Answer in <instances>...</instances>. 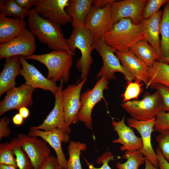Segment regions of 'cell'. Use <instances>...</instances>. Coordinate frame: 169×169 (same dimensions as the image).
Segmentation results:
<instances>
[{
	"mask_svg": "<svg viewBox=\"0 0 169 169\" xmlns=\"http://www.w3.org/2000/svg\"><path fill=\"white\" fill-rule=\"evenodd\" d=\"M140 151H126L123 157L127 159L124 163L118 162V169H138L139 166L145 163L146 158Z\"/></svg>",
	"mask_w": 169,
	"mask_h": 169,
	"instance_id": "cell-30",
	"label": "cell"
},
{
	"mask_svg": "<svg viewBox=\"0 0 169 169\" xmlns=\"http://www.w3.org/2000/svg\"><path fill=\"white\" fill-rule=\"evenodd\" d=\"M114 156L110 151H106L102 156L97 159V163H102V166L100 168L95 167L92 164L90 163L87 160L84 158L88 169H111L109 166L108 162L111 160H114Z\"/></svg>",
	"mask_w": 169,
	"mask_h": 169,
	"instance_id": "cell-38",
	"label": "cell"
},
{
	"mask_svg": "<svg viewBox=\"0 0 169 169\" xmlns=\"http://www.w3.org/2000/svg\"><path fill=\"white\" fill-rule=\"evenodd\" d=\"M141 81V80L136 79L134 82H128L125 90L122 95L124 103L132 99L138 100L139 96L143 91L142 84L140 83Z\"/></svg>",
	"mask_w": 169,
	"mask_h": 169,
	"instance_id": "cell-33",
	"label": "cell"
},
{
	"mask_svg": "<svg viewBox=\"0 0 169 169\" xmlns=\"http://www.w3.org/2000/svg\"><path fill=\"white\" fill-rule=\"evenodd\" d=\"M102 39L116 51H125L145 39V36L140 23L135 24L130 19L124 18L114 24Z\"/></svg>",
	"mask_w": 169,
	"mask_h": 169,
	"instance_id": "cell-2",
	"label": "cell"
},
{
	"mask_svg": "<svg viewBox=\"0 0 169 169\" xmlns=\"http://www.w3.org/2000/svg\"><path fill=\"white\" fill-rule=\"evenodd\" d=\"M161 54L159 62L169 64V2L162 11L160 24Z\"/></svg>",
	"mask_w": 169,
	"mask_h": 169,
	"instance_id": "cell-25",
	"label": "cell"
},
{
	"mask_svg": "<svg viewBox=\"0 0 169 169\" xmlns=\"http://www.w3.org/2000/svg\"><path fill=\"white\" fill-rule=\"evenodd\" d=\"M23 19L9 18L0 14V43H6L17 36L26 28Z\"/></svg>",
	"mask_w": 169,
	"mask_h": 169,
	"instance_id": "cell-24",
	"label": "cell"
},
{
	"mask_svg": "<svg viewBox=\"0 0 169 169\" xmlns=\"http://www.w3.org/2000/svg\"><path fill=\"white\" fill-rule=\"evenodd\" d=\"M59 90L54 95L55 102L54 107L43 123L40 125L32 127L34 129L44 131L55 129L60 130L69 135L71 131L70 126L65 122L61 99V93L64 82L60 81Z\"/></svg>",
	"mask_w": 169,
	"mask_h": 169,
	"instance_id": "cell-16",
	"label": "cell"
},
{
	"mask_svg": "<svg viewBox=\"0 0 169 169\" xmlns=\"http://www.w3.org/2000/svg\"><path fill=\"white\" fill-rule=\"evenodd\" d=\"M115 0H93L92 5L95 8H102L107 4L112 3L115 1Z\"/></svg>",
	"mask_w": 169,
	"mask_h": 169,
	"instance_id": "cell-43",
	"label": "cell"
},
{
	"mask_svg": "<svg viewBox=\"0 0 169 169\" xmlns=\"http://www.w3.org/2000/svg\"><path fill=\"white\" fill-rule=\"evenodd\" d=\"M30 10L20 7L15 0H0V14L5 16L24 20Z\"/></svg>",
	"mask_w": 169,
	"mask_h": 169,
	"instance_id": "cell-29",
	"label": "cell"
},
{
	"mask_svg": "<svg viewBox=\"0 0 169 169\" xmlns=\"http://www.w3.org/2000/svg\"><path fill=\"white\" fill-rule=\"evenodd\" d=\"M156 118L146 120H138L128 118L127 122L131 128L136 129L140 133L143 142V147L140 151L155 167H158V161L156 153L151 144V134L154 131Z\"/></svg>",
	"mask_w": 169,
	"mask_h": 169,
	"instance_id": "cell-15",
	"label": "cell"
},
{
	"mask_svg": "<svg viewBox=\"0 0 169 169\" xmlns=\"http://www.w3.org/2000/svg\"><path fill=\"white\" fill-rule=\"evenodd\" d=\"M26 60H37L47 68V78L56 82L63 80L66 83L69 78L70 70L73 63V55L66 51L53 50L42 54H34L24 57Z\"/></svg>",
	"mask_w": 169,
	"mask_h": 169,
	"instance_id": "cell-4",
	"label": "cell"
},
{
	"mask_svg": "<svg viewBox=\"0 0 169 169\" xmlns=\"http://www.w3.org/2000/svg\"><path fill=\"white\" fill-rule=\"evenodd\" d=\"M149 82L146 88L152 84L159 83L169 87V64L155 61L148 70Z\"/></svg>",
	"mask_w": 169,
	"mask_h": 169,
	"instance_id": "cell-26",
	"label": "cell"
},
{
	"mask_svg": "<svg viewBox=\"0 0 169 169\" xmlns=\"http://www.w3.org/2000/svg\"><path fill=\"white\" fill-rule=\"evenodd\" d=\"M125 116L118 121L113 120L112 125L117 132L118 137L113 141V143H118L122 146L120 147L121 151H140L143 147L141 137L136 136L133 130L126 125L125 123Z\"/></svg>",
	"mask_w": 169,
	"mask_h": 169,
	"instance_id": "cell-19",
	"label": "cell"
},
{
	"mask_svg": "<svg viewBox=\"0 0 169 169\" xmlns=\"http://www.w3.org/2000/svg\"><path fill=\"white\" fill-rule=\"evenodd\" d=\"M35 89L25 83L8 91L0 101V115L11 110L18 111L22 107L31 106L33 104V93Z\"/></svg>",
	"mask_w": 169,
	"mask_h": 169,
	"instance_id": "cell-13",
	"label": "cell"
},
{
	"mask_svg": "<svg viewBox=\"0 0 169 169\" xmlns=\"http://www.w3.org/2000/svg\"><path fill=\"white\" fill-rule=\"evenodd\" d=\"M67 44L74 55L76 49L79 50L81 57L76 63V67L81 72V78H87L93 62L92 52L95 49L94 38L90 30L84 27L73 28L69 37L66 39Z\"/></svg>",
	"mask_w": 169,
	"mask_h": 169,
	"instance_id": "cell-3",
	"label": "cell"
},
{
	"mask_svg": "<svg viewBox=\"0 0 169 169\" xmlns=\"http://www.w3.org/2000/svg\"><path fill=\"white\" fill-rule=\"evenodd\" d=\"M69 0H36V11L43 18L61 26L71 22L65 9Z\"/></svg>",
	"mask_w": 169,
	"mask_h": 169,
	"instance_id": "cell-12",
	"label": "cell"
},
{
	"mask_svg": "<svg viewBox=\"0 0 169 169\" xmlns=\"http://www.w3.org/2000/svg\"><path fill=\"white\" fill-rule=\"evenodd\" d=\"M145 163V169H160L159 168L154 166L147 159H146Z\"/></svg>",
	"mask_w": 169,
	"mask_h": 169,
	"instance_id": "cell-46",
	"label": "cell"
},
{
	"mask_svg": "<svg viewBox=\"0 0 169 169\" xmlns=\"http://www.w3.org/2000/svg\"><path fill=\"white\" fill-rule=\"evenodd\" d=\"M116 56L125 69L134 78L147 85L149 82L148 67L129 50L116 51Z\"/></svg>",
	"mask_w": 169,
	"mask_h": 169,
	"instance_id": "cell-20",
	"label": "cell"
},
{
	"mask_svg": "<svg viewBox=\"0 0 169 169\" xmlns=\"http://www.w3.org/2000/svg\"><path fill=\"white\" fill-rule=\"evenodd\" d=\"M24 119L18 113L15 114L13 117L12 121L13 124L16 125H21L23 122Z\"/></svg>",
	"mask_w": 169,
	"mask_h": 169,
	"instance_id": "cell-44",
	"label": "cell"
},
{
	"mask_svg": "<svg viewBox=\"0 0 169 169\" xmlns=\"http://www.w3.org/2000/svg\"><path fill=\"white\" fill-rule=\"evenodd\" d=\"M10 122L9 118L4 117L0 120V140L3 138L8 137L10 135L11 131L8 125Z\"/></svg>",
	"mask_w": 169,
	"mask_h": 169,
	"instance_id": "cell-40",
	"label": "cell"
},
{
	"mask_svg": "<svg viewBox=\"0 0 169 169\" xmlns=\"http://www.w3.org/2000/svg\"><path fill=\"white\" fill-rule=\"evenodd\" d=\"M14 156L10 142L0 144V164L13 166L18 168L16 157Z\"/></svg>",
	"mask_w": 169,
	"mask_h": 169,
	"instance_id": "cell-32",
	"label": "cell"
},
{
	"mask_svg": "<svg viewBox=\"0 0 169 169\" xmlns=\"http://www.w3.org/2000/svg\"><path fill=\"white\" fill-rule=\"evenodd\" d=\"M10 143L19 169H34L29 158L24 152L17 139L13 138Z\"/></svg>",
	"mask_w": 169,
	"mask_h": 169,
	"instance_id": "cell-31",
	"label": "cell"
},
{
	"mask_svg": "<svg viewBox=\"0 0 169 169\" xmlns=\"http://www.w3.org/2000/svg\"><path fill=\"white\" fill-rule=\"evenodd\" d=\"M85 143L74 141H70L68 146L69 158L67 163L66 169H82L80 160L81 151H85Z\"/></svg>",
	"mask_w": 169,
	"mask_h": 169,
	"instance_id": "cell-28",
	"label": "cell"
},
{
	"mask_svg": "<svg viewBox=\"0 0 169 169\" xmlns=\"http://www.w3.org/2000/svg\"><path fill=\"white\" fill-rule=\"evenodd\" d=\"M111 3L98 8L92 5L85 19L84 27L90 30L94 38H102L113 27L114 24L111 17Z\"/></svg>",
	"mask_w": 169,
	"mask_h": 169,
	"instance_id": "cell-9",
	"label": "cell"
},
{
	"mask_svg": "<svg viewBox=\"0 0 169 169\" xmlns=\"http://www.w3.org/2000/svg\"><path fill=\"white\" fill-rule=\"evenodd\" d=\"M156 153L158 161L159 168L160 169H169V162L164 158L158 148L156 149Z\"/></svg>",
	"mask_w": 169,
	"mask_h": 169,
	"instance_id": "cell-41",
	"label": "cell"
},
{
	"mask_svg": "<svg viewBox=\"0 0 169 169\" xmlns=\"http://www.w3.org/2000/svg\"><path fill=\"white\" fill-rule=\"evenodd\" d=\"M131 118L138 120H146L156 118L162 110L161 96L157 91L152 94L146 92L140 100L128 101L121 105Z\"/></svg>",
	"mask_w": 169,
	"mask_h": 169,
	"instance_id": "cell-5",
	"label": "cell"
},
{
	"mask_svg": "<svg viewBox=\"0 0 169 169\" xmlns=\"http://www.w3.org/2000/svg\"><path fill=\"white\" fill-rule=\"evenodd\" d=\"M169 2V0H148L144 8L141 19L147 18L159 10V9L164 4Z\"/></svg>",
	"mask_w": 169,
	"mask_h": 169,
	"instance_id": "cell-34",
	"label": "cell"
},
{
	"mask_svg": "<svg viewBox=\"0 0 169 169\" xmlns=\"http://www.w3.org/2000/svg\"><path fill=\"white\" fill-rule=\"evenodd\" d=\"M28 135L30 136L40 137L45 141L54 150L59 165L64 169H67V161L63 152L61 144L62 142L65 143L69 141V135L57 129L44 131L31 127Z\"/></svg>",
	"mask_w": 169,
	"mask_h": 169,
	"instance_id": "cell-17",
	"label": "cell"
},
{
	"mask_svg": "<svg viewBox=\"0 0 169 169\" xmlns=\"http://www.w3.org/2000/svg\"><path fill=\"white\" fill-rule=\"evenodd\" d=\"M109 83V80L106 78L101 77L92 89H88L80 95L81 106L78 118L91 130H92L91 114L93 109L98 103L104 98L103 92L108 89Z\"/></svg>",
	"mask_w": 169,
	"mask_h": 169,
	"instance_id": "cell-7",
	"label": "cell"
},
{
	"mask_svg": "<svg viewBox=\"0 0 169 169\" xmlns=\"http://www.w3.org/2000/svg\"><path fill=\"white\" fill-rule=\"evenodd\" d=\"M37 169H64L59 164L56 157L50 156Z\"/></svg>",
	"mask_w": 169,
	"mask_h": 169,
	"instance_id": "cell-39",
	"label": "cell"
},
{
	"mask_svg": "<svg viewBox=\"0 0 169 169\" xmlns=\"http://www.w3.org/2000/svg\"><path fill=\"white\" fill-rule=\"evenodd\" d=\"M29 29L42 43L53 50L66 51L73 55L68 48L61 26L42 17L32 8L28 16Z\"/></svg>",
	"mask_w": 169,
	"mask_h": 169,
	"instance_id": "cell-1",
	"label": "cell"
},
{
	"mask_svg": "<svg viewBox=\"0 0 169 169\" xmlns=\"http://www.w3.org/2000/svg\"><path fill=\"white\" fill-rule=\"evenodd\" d=\"M129 50L148 67L159 60V56L145 39L138 42Z\"/></svg>",
	"mask_w": 169,
	"mask_h": 169,
	"instance_id": "cell-27",
	"label": "cell"
},
{
	"mask_svg": "<svg viewBox=\"0 0 169 169\" xmlns=\"http://www.w3.org/2000/svg\"><path fill=\"white\" fill-rule=\"evenodd\" d=\"M17 168L13 166L0 164V169H17Z\"/></svg>",
	"mask_w": 169,
	"mask_h": 169,
	"instance_id": "cell-47",
	"label": "cell"
},
{
	"mask_svg": "<svg viewBox=\"0 0 169 169\" xmlns=\"http://www.w3.org/2000/svg\"><path fill=\"white\" fill-rule=\"evenodd\" d=\"M21 8L30 10L33 6H35L36 0H15Z\"/></svg>",
	"mask_w": 169,
	"mask_h": 169,
	"instance_id": "cell-42",
	"label": "cell"
},
{
	"mask_svg": "<svg viewBox=\"0 0 169 169\" xmlns=\"http://www.w3.org/2000/svg\"><path fill=\"white\" fill-rule=\"evenodd\" d=\"M19 114L24 119H26L28 118L30 114L29 110L26 107H23L20 109L18 110Z\"/></svg>",
	"mask_w": 169,
	"mask_h": 169,
	"instance_id": "cell-45",
	"label": "cell"
},
{
	"mask_svg": "<svg viewBox=\"0 0 169 169\" xmlns=\"http://www.w3.org/2000/svg\"><path fill=\"white\" fill-rule=\"evenodd\" d=\"M147 1V0H116L112 3L111 17L113 23L114 24L123 19L129 18L134 24H139Z\"/></svg>",
	"mask_w": 169,
	"mask_h": 169,
	"instance_id": "cell-14",
	"label": "cell"
},
{
	"mask_svg": "<svg viewBox=\"0 0 169 169\" xmlns=\"http://www.w3.org/2000/svg\"><path fill=\"white\" fill-rule=\"evenodd\" d=\"M95 49L101 57L103 65L97 74V78L102 77L109 80L115 79V74L118 72L122 73L128 82L135 80L123 67L118 58L114 54L116 51L107 45L102 38H94Z\"/></svg>",
	"mask_w": 169,
	"mask_h": 169,
	"instance_id": "cell-6",
	"label": "cell"
},
{
	"mask_svg": "<svg viewBox=\"0 0 169 169\" xmlns=\"http://www.w3.org/2000/svg\"><path fill=\"white\" fill-rule=\"evenodd\" d=\"M160 94L162 101V110L169 111V87L159 83L151 84L149 86Z\"/></svg>",
	"mask_w": 169,
	"mask_h": 169,
	"instance_id": "cell-37",
	"label": "cell"
},
{
	"mask_svg": "<svg viewBox=\"0 0 169 169\" xmlns=\"http://www.w3.org/2000/svg\"><path fill=\"white\" fill-rule=\"evenodd\" d=\"M36 48L35 36L26 28L9 41L0 44V59L14 56L26 57L34 54Z\"/></svg>",
	"mask_w": 169,
	"mask_h": 169,
	"instance_id": "cell-8",
	"label": "cell"
},
{
	"mask_svg": "<svg viewBox=\"0 0 169 169\" xmlns=\"http://www.w3.org/2000/svg\"><path fill=\"white\" fill-rule=\"evenodd\" d=\"M91 0H69L65 10L72 19L73 28L84 27V22L92 5Z\"/></svg>",
	"mask_w": 169,
	"mask_h": 169,
	"instance_id": "cell-23",
	"label": "cell"
},
{
	"mask_svg": "<svg viewBox=\"0 0 169 169\" xmlns=\"http://www.w3.org/2000/svg\"><path fill=\"white\" fill-rule=\"evenodd\" d=\"M17 139L29 158L34 169L38 168L50 156L48 143L43 139L23 133L18 134Z\"/></svg>",
	"mask_w": 169,
	"mask_h": 169,
	"instance_id": "cell-11",
	"label": "cell"
},
{
	"mask_svg": "<svg viewBox=\"0 0 169 169\" xmlns=\"http://www.w3.org/2000/svg\"><path fill=\"white\" fill-rule=\"evenodd\" d=\"M154 129L160 133L165 130H169V111L161 110L157 114Z\"/></svg>",
	"mask_w": 169,
	"mask_h": 169,
	"instance_id": "cell-36",
	"label": "cell"
},
{
	"mask_svg": "<svg viewBox=\"0 0 169 169\" xmlns=\"http://www.w3.org/2000/svg\"><path fill=\"white\" fill-rule=\"evenodd\" d=\"M18 56L6 59L3 68L0 74V96L15 87V79L21 74L22 68Z\"/></svg>",
	"mask_w": 169,
	"mask_h": 169,
	"instance_id": "cell-21",
	"label": "cell"
},
{
	"mask_svg": "<svg viewBox=\"0 0 169 169\" xmlns=\"http://www.w3.org/2000/svg\"><path fill=\"white\" fill-rule=\"evenodd\" d=\"M87 78L76 84L68 85L61 93V99L64 119L69 126L79 121L78 115L81 108L80 101L81 89Z\"/></svg>",
	"mask_w": 169,
	"mask_h": 169,
	"instance_id": "cell-10",
	"label": "cell"
},
{
	"mask_svg": "<svg viewBox=\"0 0 169 169\" xmlns=\"http://www.w3.org/2000/svg\"><path fill=\"white\" fill-rule=\"evenodd\" d=\"M158 148L164 158L169 162V130L160 133L156 137Z\"/></svg>",
	"mask_w": 169,
	"mask_h": 169,
	"instance_id": "cell-35",
	"label": "cell"
},
{
	"mask_svg": "<svg viewBox=\"0 0 169 169\" xmlns=\"http://www.w3.org/2000/svg\"><path fill=\"white\" fill-rule=\"evenodd\" d=\"M162 11L159 10L151 17L141 19V24L145 36V39L159 57L161 54L160 24Z\"/></svg>",
	"mask_w": 169,
	"mask_h": 169,
	"instance_id": "cell-22",
	"label": "cell"
},
{
	"mask_svg": "<svg viewBox=\"0 0 169 169\" xmlns=\"http://www.w3.org/2000/svg\"><path fill=\"white\" fill-rule=\"evenodd\" d=\"M18 56L22 67L21 75L25 79V83L35 89L49 90L54 95L59 88L56 83L45 78L35 67L28 63L24 56Z\"/></svg>",
	"mask_w": 169,
	"mask_h": 169,
	"instance_id": "cell-18",
	"label": "cell"
}]
</instances>
